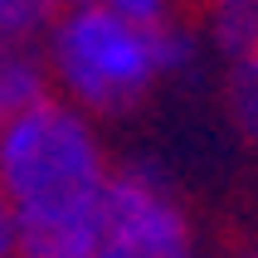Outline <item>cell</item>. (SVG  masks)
<instances>
[{
  "label": "cell",
  "instance_id": "cell-1",
  "mask_svg": "<svg viewBox=\"0 0 258 258\" xmlns=\"http://www.w3.org/2000/svg\"><path fill=\"white\" fill-rule=\"evenodd\" d=\"M107 156L69 98L25 107L0 127V190L15 205V258H93L102 234Z\"/></svg>",
  "mask_w": 258,
  "mask_h": 258
},
{
  "label": "cell",
  "instance_id": "cell-2",
  "mask_svg": "<svg viewBox=\"0 0 258 258\" xmlns=\"http://www.w3.org/2000/svg\"><path fill=\"white\" fill-rule=\"evenodd\" d=\"M44 58L58 98H69L88 117H107L137 107L166 73L190 69L195 34L180 20L142 25L112 5H78L54 15Z\"/></svg>",
  "mask_w": 258,
  "mask_h": 258
},
{
  "label": "cell",
  "instance_id": "cell-3",
  "mask_svg": "<svg viewBox=\"0 0 258 258\" xmlns=\"http://www.w3.org/2000/svg\"><path fill=\"white\" fill-rule=\"evenodd\" d=\"M93 258H195L180 200L146 171H112Z\"/></svg>",
  "mask_w": 258,
  "mask_h": 258
},
{
  "label": "cell",
  "instance_id": "cell-4",
  "mask_svg": "<svg viewBox=\"0 0 258 258\" xmlns=\"http://www.w3.org/2000/svg\"><path fill=\"white\" fill-rule=\"evenodd\" d=\"M49 58L34 39H0V127L49 98Z\"/></svg>",
  "mask_w": 258,
  "mask_h": 258
},
{
  "label": "cell",
  "instance_id": "cell-5",
  "mask_svg": "<svg viewBox=\"0 0 258 258\" xmlns=\"http://www.w3.org/2000/svg\"><path fill=\"white\" fill-rule=\"evenodd\" d=\"M205 15H210V39L229 54V63L258 54V0H210Z\"/></svg>",
  "mask_w": 258,
  "mask_h": 258
},
{
  "label": "cell",
  "instance_id": "cell-6",
  "mask_svg": "<svg viewBox=\"0 0 258 258\" xmlns=\"http://www.w3.org/2000/svg\"><path fill=\"white\" fill-rule=\"evenodd\" d=\"M224 107H229V122L239 127L248 146H258V54L234 58L229 78H224Z\"/></svg>",
  "mask_w": 258,
  "mask_h": 258
},
{
  "label": "cell",
  "instance_id": "cell-7",
  "mask_svg": "<svg viewBox=\"0 0 258 258\" xmlns=\"http://www.w3.org/2000/svg\"><path fill=\"white\" fill-rule=\"evenodd\" d=\"M63 10L58 0H0V39H34Z\"/></svg>",
  "mask_w": 258,
  "mask_h": 258
},
{
  "label": "cell",
  "instance_id": "cell-8",
  "mask_svg": "<svg viewBox=\"0 0 258 258\" xmlns=\"http://www.w3.org/2000/svg\"><path fill=\"white\" fill-rule=\"evenodd\" d=\"M117 15H127V20H142V25H161V20H171V5L175 0H107Z\"/></svg>",
  "mask_w": 258,
  "mask_h": 258
},
{
  "label": "cell",
  "instance_id": "cell-9",
  "mask_svg": "<svg viewBox=\"0 0 258 258\" xmlns=\"http://www.w3.org/2000/svg\"><path fill=\"white\" fill-rule=\"evenodd\" d=\"M15 239H20V229H15V205L0 190V258H15Z\"/></svg>",
  "mask_w": 258,
  "mask_h": 258
},
{
  "label": "cell",
  "instance_id": "cell-10",
  "mask_svg": "<svg viewBox=\"0 0 258 258\" xmlns=\"http://www.w3.org/2000/svg\"><path fill=\"white\" fill-rule=\"evenodd\" d=\"M63 10H78V5H107V0H58Z\"/></svg>",
  "mask_w": 258,
  "mask_h": 258
},
{
  "label": "cell",
  "instance_id": "cell-11",
  "mask_svg": "<svg viewBox=\"0 0 258 258\" xmlns=\"http://www.w3.org/2000/svg\"><path fill=\"white\" fill-rule=\"evenodd\" d=\"M200 5H210V0H200Z\"/></svg>",
  "mask_w": 258,
  "mask_h": 258
},
{
  "label": "cell",
  "instance_id": "cell-12",
  "mask_svg": "<svg viewBox=\"0 0 258 258\" xmlns=\"http://www.w3.org/2000/svg\"><path fill=\"white\" fill-rule=\"evenodd\" d=\"M253 258H258V253H253Z\"/></svg>",
  "mask_w": 258,
  "mask_h": 258
}]
</instances>
